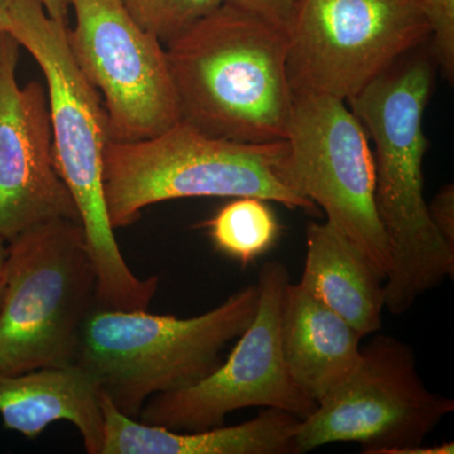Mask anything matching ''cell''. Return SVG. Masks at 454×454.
I'll list each match as a JSON object with an SVG mask.
<instances>
[{
	"label": "cell",
	"instance_id": "14",
	"mask_svg": "<svg viewBox=\"0 0 454 454\" xmlns=\"http://www.w3.org/2000/svg\"><path fill=\"white\" fill-rule=\"evenodd\" d=\"M363 337L300 284L284 293L280 345L284 365L298 389L318 404L354 372Z\"/></svg>",
	"mask_w": 454,
	"mask_h": 454
},
{
	"label": "cell",
	"instance_id": "8",
	"mask_svg": "<svg viewBox=\"0 0 454 454\" xmlns=\"http://www.w3.org/2000/svg\"><path fill=\"white\" fill-rule=\"evenodd\" d=\"M293 95L280 182L321 207L387 278L390 249L376 210L375 162L363 124L340 98Z\"/></svg>",
	"mask_w": 454,
	"mask_h": 454
},
{
	"label": "cell",
	"instance_id": "21",
	"mask_svg": "<svg viewBox=\"0 0 454 454\" xmlns=\"http://www.w3.org/2000/svg\"><path fill=\"white\" fill-rule=\"evenodd\" d=\"M298 0H225L234 7L253 12L269 20L286 25Z\"/></svg>",
	"mask_w": 454,
	"mask_h": 454
},
{
	"label": "cell",
	"instance_id": "2",
	"mask_svg": "<svg viewBox=\"0 0 454 454\" xmlns=\"http://www.w3.org/2000/svg\"><path fill=\"white\" fill-rule=\"evenodd\" d=\"M9 35L28 51L43 73L57 172L77 210L97 273V303L109 309H146L160 278L140 279L125 262L104 197V153L109 122L98 90L80 70L68 44V27L38 0H7Z\"/></svg>",
	"mask_w": 454,
	"mask_h": 454
},
{
	"label": "cell",
	"instance_id": "18",
	"mask_svg": "<svg viewBox=\"0 0 454 454\" xmlns=\"http://www.w3.org/2000/svg\"><path fill=\"white\" fill-rule=\"evenodd\" d=\"M130 16L164 46L225 0H121Z\"/></svg>",
	"mask_w": 454,
	"mask_h": 454
},
{
	"label": "cell",
	"instance_id": "3",
	"mask_svg": "<svg viewBox=\"0 0 454 454\" xmlns=\"http://www.w3.org/2000/svg\"><path fill=\"white\" fill-rule=\"evenodd\" d=\"M432 83L430 65L417 59L381 74L348 101L375 145L376 210L391 258L385 309L395 316L454 274V250L430 219L423 193L429 145L423 116Z\"/></svg>",
	"mask_w": 454,
	"mask_h": 454
},
{
	"label": "cell",
	"instance_id": "1",
	"mask_svg": "<svg viewBox=\"0 0 454 454\" xmlns=\"http://www.w3.org/2000/svg\"><path fill=\"white\" fill-rule=\"evenodd\" d=\"M288 51L286 25L223 3L166 46L181 121L247 145L286 139Z\"/></svg>",
	"mask_w": 454,
	"mask_h": 454
},
{
	"label": "cell",
	"instance_id": "9",
	"mask_svg": "<svg viewBox=\"0 0 454 454\" xmlns=\"http://www.w3.org/2000/svg\"><path fill=\"white\" fill-rule=\"evenodd\" d=\"M452 411L450 397L424 384L413 348L379 334L361 348L354 372L301 419L294 454L333 443H357L367 454H402L423 444Z\"/></svg>",
	"mask_w": 454,
	"mask_h": 454
},
{
	"label": "cell",
	"instance_id": "24",
	"mask_svg": "<svg viewBox=\"0 0 454 454\" xmlns=\"http://www.w3.org/2000/svg\"><path fill=\"white\" fill-rule=\"evenodd\" d=\"M9 26H11V18H9L7 0H0V33H8Z\"/></svg>",
	"mask_w": 454,
	"mask_h": 454
},
{
	"label": "cell",
	"instance_id": "22",
	"mask_svg": "<svg viewBox=\"0 0 454 454\" xmlns=\"http://www.w3.org/2000/svg\"><path fill=\"white\" fill-rule=\"evenodd\" d=\"M46 13L57 22L67 25L68 11L71 7V0H38Z\"/></svg>",
	"mask_w": 454,
	"mask_h": 454
},
{
	"label": "cell",
	"instance_id": "23",
	"mask_svg": "<svg viewBox=\"0 0 454 454\" xmlns=\"http://www.w3.org/2000/svg\"><path fill=\"white\" fill-rule=\"evenodd\" d=\"M5 262H7V245L4 240L0 239V301H2L3 293H4Z\"/></svg>",
	"mask_w": 454,
	"mask_h": 454
},
{
	"label": "cell",
	"instance_id": "10",
	"mask_svg": "<svg viewBox=\"0 0 454 454\" xmlns=\"http://www.w3.org/2000/svg\"><path fill=\"white\" fill-rule=\"evenodd\" d=\"M76 25L68 44L98 90L112 142L154 138L181 121L166 46L130 16L121 0H71Z\"/></svg>",
	"mask_w": 454,
	"mask_h": 454
},
{
	"label": "cell",
	"instance_id": "6",
	"mask_svg": "<svg viewBox=\"0 0 454 454\" xmlns=\"http://www.w3.org/2000/svg\"><path fill=\"white\" fill-rule=\"evenodd\" d=\"M0 373L74 365L98 280L82 225L56 219L7 243Z\"/></svg>",
	"mask_w": 454,
	"mask_h": 454
},
{
	"label": "cell",
	"instance_id": "11",
	"mask_svg": "<svg viewBox=\"0 0 454 454\" xmlns=\"http://www.w3.org/2000/svg\"><path fill=\"white\" fill-rule=\"evenodd\" d=\"M289 283L286 264H264L256 282L255 317L229 357L192 387L151 397L140 411V422L193 432L223 426L227 415L252 406L288 411L301 419L309 417L317 403L293 382L280 345L284 293Z\"/></svg>",
	"mask_w": 454,
	"mask_h": 454
},
{
	"label": "cell",
	"instance_id": "5",
	"mask_svg": "<svg viewBox=\"0 0 454 454\" xmlns=\"http://www.w3.org/2000/svg\"><path fill=\"white\" fill-rule=\"evenodd\" d=\"M286 146V139L247 145L214 138L182 121L154 138L109 142L103 186L110 223L122 229L149 206L190 197H258L317 214L315 203L280 182Z\"/></svg>",
	"mask_w": 454,
	"mask_h": 454
},
{
	"label": "cell",
	"instance_id": "15",
	"mask_svg": "<svg viewBox=\"0 0 454 454\" xmlns=\"http://www.w3.org/2000/svg\"><path fill=\"white\" fill-rule=\"evenodd\" d=\"M0 415L5 429L28 439H37L50 424L65 420L79 430L86 452L101 454V391L77 365L0 373Z\"/></svg>",
	"mask_w": 454,
	"mask_h": 454
},
{
	"label": "cell",
	"instance_id": "16",
	"mask_svg": "<svg viewBox=\"0 0 454 454\" xmlns=\"http://www.w3.org/2000/svg\"><path fill=\"white\" fill-rule=\"evenodd\" d=\"M306 260L298 283L361 337L378 333L385 309V278L365 252L330 221L310 223Z\"/></svg>",
	"mask_w": 454,
	"mask_h": 454
},
{
	"label": "cell",
	"instance_id": "20",
	"mask_svg": "<svg viewBox=\"0 0 454 454\" xmlns=\"http://www.w3.org/2000/svg\"><path fill=\"white\" fill-rule=\"evenodd\" d=\"M430 219L448 247L454 250V187L442 188L428 205Z\"/></svg>",
	"mask_w": 454,
	"mask_h": 454
},
{
	"label": "cell",
	"instance_id": "19",
	"mask_svg": "<svg viewBox=\"0 0 454 454\" xmlns=\"http://www.w3.org/2000/svg\"><path fill=\"white\" fill-rule=\"evenodd\" d=\"M434 41L438 64L450 82L454 74V0H418Z\"/></svg>",
	"mask_w": 454,
	"mask_h": 454
},
{
	"label": "cell",
	"instance_id": "13",
	"mask_svg": "<svg viewBox=\"0 0 454 454\" xmlns=\"http://www.w3.org/2000/svg\"><path fill=\"white\" fill-rule=\"evenodd\" d=\"M101 454H294L301 418L278 409L234 427L177 432L122 414L101 393Z\"/></svg>",
	"mask_w": 454,
	"mask_h": 454
},
{
	"label": "cell",
	"instance_id": "17",
	"mask_svg": "<svg viewBox=\"0 0 454 454\" xmlns=\"http://www.w3.org/2000/svg\"><path fill=\"white\" fill-rule=\"evenodd\" d=\"M202 226L216 250L243 267L270 250L280 234L276 212L258 197H236Z\"/></svg>",
	"mask_w": 454,
	"mask_h": 454
},
{
	"label": "cell",
	"instance_id": "4",
	"mask_svg": "<svg viewBox=\"0 0 454 454\" xmlns=\"http://www.w3.org/2000/svg\"><path fill=\"white\" fill-rule=\"evenodd\" d=\"M258 301L255 283L190 318L97 306L82 325L74 365L118 411L138 419L151 397L186 389L215 372L227 343L252 324Z\"/></svg>",
	"mask_w": 454,
	"mask_h": 454
},
{
	"label": "cell",
	"instance_id": "7",
	"mask_svg": "<svg viewBox=\"0 0 454 454\" xmlns=\"http://www.w3.org/2000/svg\"><path fill=\"white\" fill-rule=\"evenodd\" d=\"M286 29L293 94L346 103L432 35L418 0H298Z\"/></svg>",
	"mask_w": 454,
	"mask_h": 454
},
{
	"label": "cell",
	"instance_id": "12",
	"mask_svg": "<svg viewBox=\"0 0 454 454\" xmlns=\"http://www.w3.org/2000/svg\"><path fill=\"white\" fill-rule=\"evenodd\" d=\"M20 44L0 33V239L56 219L80 221L57 172L46 88L17 80Z\"/></svg>",
	"mask_w": 454,
	"mask_h": 454
}]
</instances>
